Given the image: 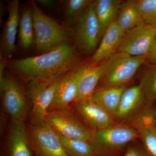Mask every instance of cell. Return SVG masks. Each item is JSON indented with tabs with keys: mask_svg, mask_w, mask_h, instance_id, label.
<instances>
[{
	"mask_svg": "<svg viewBox=\"0 0 156 156\" xmlns=\"http://www.w3.org/2000/svg\"><path fill=\"white\" fill-rule=\"evenodd\" d=\"M19 0L9 1V17L4 26L1 39V55L7 59L12 56L16 48L15 41L19 24Z\"/></svg>",
	"mask_w": 156,
	"mask_h": 156,
	"instance_id": "16",
	"label": "cell"
},
{
	"mask_svg": "<svg viewBox=\"0 0 156 156\" xmlns=\"http://www.w3.org/2000/svg\"><path fill=\"white\" fill-rule=\"evenodd\" d=\"M144 22L156 28V0H136Z\"/></svg>",
	"mask_w": 156,
	"mask_h": 156,
	"instance_id": "26",
	"label": "cell"
},
{
	"mask_svg": "<svg viewBox=\"0 0 156 156\" xmlns=\"http://www.w3.org/2000/svg\"><path fill=\"white\" fill-rule=\"evenodd\" d=\"M58 80L49 83H29L27 91L32 105L31 117L44 119L53 100Z\"/></svg>",
	"mask_w": 156,
	"mask_h": 156,
	"instance_id": "15",
	"label": "cell"
},
{
	"mask_svg": "<svg viewBox=\"0 0 156 156\" xmlns=\"http://www.w3.org/2000/svg\"><path fill=\"white\" fill-rule=\"evenodd\" d=\"M147 62L149 64L156 65V34L147 56Z\"/></svg>",
	"mask_w": 156,
	"mask_h": 156,
	"instance_id": "28",
	"label": "cell"
},
{
	"mask_svg": "<svg viewBox=\"0 0 156 156\" xmlns=\"http://www.w3.org/2000/svg\"><path fill=\"white\" fill-rule=\"evenodd\" d=\"M2 106L11 120L25 122L29 109L30 99L27 90L16 76L7 73L0 82Z\"/></svg>",
	"mask_w": 156,
	"mask_h": 156,
	"instance_id": "3",
	"label": "cell"
},
{
	"mask_svg": "<svg viewBox=\"0 0 156 156\" xmlns=\"http://www.w3.org/2000/svg\"><path fill=\"white\" fill-rule=\"evenodd\" d=\"M122 2L121 0L94 1L95 14L99 26V42L108 27L115 22Z\"/></svg>",
	"mask_w": 156,
	"mask_h": 156,
	"instance_id": "18",
	"label": "cell"
},
{
	"mask_svg": "<svg viewBox=\"0 0 156 156\" xmlns=\"http://www.w3.org/2000/svg\"><path fill=\"white\" fill-rule=\"evenodd\" d=\"M72 104L74 111L92 131L101 130L116 123L108 113L90 98Z\"/></svg>",
	"mask_w": 156,
	"mask_h": 156,
	"instance_id": "12",
	"label": "cell"
},
{
	"mask_svg": "<svg viewBox=\"0 0 156 156\" xmlns=\"http://www.w3.org/2000/svg\"><path fill=\"white\" fill-rule=\"evenodd\" d=\"M44 119L61 136L92 142V131L69 106L48 112Z\"/></svg>",
	"mask_w": 156,
	"mask_h": 156,
	"instance_id": "6",
	"label": "cell"
},
{
	"mask_svg": "<svg viewBox=\"0 0 156 156\" xmlns=\"http://www.w3.org/2000/svg\"><path fill=\"white\" fill-rule=\"evenodd\" d=\"M37 2L39 4L42 5L43 6H46V7H50L53 5L54 1L52 0H37Z\"/></svg>",
	"mask_w": 156,
	"mask_h": 156,
	"instance_id": "30",
	"label": "cell"
},
{
	"mask_svg": "<svg viewBox=\"0 0 156 156\" xmlns=\"http://www.w3.org/2000/svg\"><path fill=\"white\" fill-rule=\"evenodd\" d=\"M150 107H149L148 108V112L152 119L156 125V106L153 108H151Z\"/></svg>",
	"mask_w": 156,
	"mask_h": 156,
	"instance_id": "29",
	"label": "cell"
},
{
	"mask_svg": "<svg viewBox=\"0 0 156 156\" xmlns=\"http://www.w3.org/2000/svg\"><path fill=\"white\" fill-rule=\"evenodd\" d=\"M139 137L138 131L125 123H116L92 131V143L103 156H114L128 143Z\"/></svg>",
	"mask_w": 156,
	"mask_h": 156,
	"instance_id": "5",
	"label": "cell"
},
{
	"mask_svg": "<svg viewBox=\"0 0 156 156\" xmlns=\"http://www.w3.org/2000/svg\"><path fill=\"white\" fill-rule=\"evenodd\" d=\"M93 2L91 0H69L66 4L65 16L69 22H77L84 11Z\"/></svg>",
	"mask_w": 156,
	"mask_h": 156,
	"instance_id": "25",
	"label": "cell"
},
{
	"mask_svg": "<svg viewBox=\"0 0 156 156\" xmlns=\"http://www.w3.org/2000/svg\"><path fill=\"white\" fill-rule=\"evenodd\" d=\"M80 60L76 47L69 43L39 56L7 61V66L28 83H49L77 69Z\"/></svg>",
	"mask_w": 156,
	"mask_h": 156,
	"instance_id": "1",
	"label": "cell"
},
{
	"mask_svg": "<svg viewBox=\"0 0 156 156\" xmlns=\"http://www.w3.org/2000/svg\"><path fill=\"white\" fill-rule=\"evenodd\" d=\"M57 134L62 147L69 156H103L92 143L81 140L69 139Z\"/></svg>",
	"mask_w": 156,
	"mask_h": 156,
	"instance_id": "22",
	"label": "cell"
},
{
	"mask_svg": "<svg viewBox=\"0 0 156 156\" xmlns=\"http://www.w3.org/2000/svg\"><path fill=\"white\" fill-rule=\"evenodd\" d=\"M149 106L156 101V65L149 64L141 76L139 84Z\"/></svg>",
	"mask_w": 156,
	"mask_h": 156,
	"instance_id": "24",
	"label": "cell"
},
{
	"mask_svg": "<svg viewBox=\"0 0 156 156\" xmlns=\"http://www.w3.org/2000/svg\"><path fill=\"white\" fill-rule=\"evenodd\" d=\"M115 22L125 34L131 29L145 23L136 0L123 1Z\"/></svg>",
	"mask_w": 156,
	"mask_h": 156,
	"instance_id": "21",
	"label": "cell"
},
{
	"mask_svg": "<svg viewBox=\"0 0 156 156\" xmlns=\"http://www.w3.org/2000/svg\"><path fill=\"white\" fill-rule=\"evenodd\" d=\"M1 156H36L30 143L25 122L11 120L1 144Z\"/></svg>",
	"mask_w": 156,
	"mask_h": 156,
	"instance_id": "10",
	"label": "cell"
},
{
	"mask_svg": "<svg viewBox=\"0 0 156 156\" xmlns=\"http://www.w3.org/2000/svg\"><path fill=\"white\" fill-rule=\"evenodd\" d=\"M94 1L84 11L76 23L74 36L79 47L88 54H93L99 43V26Z\"/></svg>",
	"mask_w": 156,
	"mask_h": 156,
	"instance_id": "7",
	"label": "cell"
},
{
	"mask_svg": "<svg viewBox=\"0 0 156 156\" xmlns=\"http://www.w3.org/2000/svg\"><path fill=\"white\" fill-rule=\"evenodd\" d=\"M26 126L30 143L36 156H69L58 134L44 119L30 117Z\"/></svg>",
	"mask_w": 156,
	"mask_h": 156,
	"instance_id": "4",
	"label": "cell"
},
{
	"mask_svg": "<svg viewBox=\"0 0 156 156\" xmlns=\"http://www.w3.org/2000/svg\"><path fill=\"white\" fill-rule=\"evenodd\" d=\"M80 73L79 67L58 80L48 112L69 106L77 100Z\"/></svg>",
	"mask_w": 156,
	"mask_h": 156,
	"instance_id": "14",
	"label": "cell"
},
{
	"mask_svg": "<svg viewBox=\"0 0 156 156\" xmlns=\"http://www.w3.org/2000/svg\"><path fill=\"white\" fill-rule=\"evenodd\" d=\"M32 11L36 50L40 53L49 52L70 43L73 34L71 30L48 17L32 2Z\"/></svg>",
	"mask_w": 156,
	"mask_h": 156,
	"instance_id": "2",
	"label": "cell"
},
{
	"mask_svg": "<svg viewBox=\"0 0 156 156\" xmlns=\"http://www.w3.org/2000/svg\"><path fill=\"white\" fill-rule=\"evenodd\" d=\"M146 62V56H131L125 53L110 69L98 87L126 86Z\"/></svg>",
	"mask_w": 156,
	"mask_h": 156,
	"instance_id": "11",
	"label": "cell"
},
{
	"mask_svg": "<svg viewBox=\"0 0 156 156\" xmlns=\"http://www.w3.org/2000/svg\"><path fill=\"white\" fill-rule=\"evenodd\" d=\"M125 33L115 22L108 27L100 44L92 55L89 65L94 66L106 61L117 53Z\"/></svg>",
	"mask_w": 156,
	"mask_h": 156,
	"instance_id": "17",
	"label": "cell"
},
{
	"mask_svg": "<svg viewBox=\"0 0 156 156\" xmlns=\"http://www.w3.org/2000/svg\"><path fill=\"white\" fill-rule=\"evenodd\" d=\"M126 86L98 87L90 98L114 119Z\"/></svg>",
	"mask_w": 156,
	"mask_h": 156,
	"instance_id": "19",
	"label": "cell"
},
{
	"mask_svg": "<svg viewBox=\"0 0 156 156\" xmlns=\"http://www.w3.org/2000/svg\"><path fill=\"white\" fill-rule=\"evenodd\" d=\"M122 156H151L144 147L131 145L126 150Z\"/></svg>",
	"mask_w": 156,
	"mask_h": 156,
	"instance_id": "27",
	"label": "cell"
},
{
	"mask_svg": "<svg viewBox=\"0 0 156 156\" xmlns=\"http://www.w3.org/2000/svg\"><path fill=\"white\" fill-rule=\"evenodd\" d=\"M124 54L117 53L106 61L96 65L80 67L78 97L76 101L91 97L106 73Z\"/></svg>",
	"mask_w": 156,
	"mask_h": 156,
	"instance_id": "9",
	"label": "cell"
},
{
	"mask_svg": "<svg viewBox=\"0 0 156 156\" xmlns=\"http://www.w3.org/2000/svg\"><path fill=\"white\" fill-rule=\"evenodd\" d=\"M19 43L23 50H28L34 44V31L31 7L23 10L19 20Z\"/></svg>",
	"mask_w": 156,
	"mask_h": 156,
	"instance_id": "23",
	"label": "cell"
},
{
	"mask_svg": "<svg viewBox=\"0 0 156 156\" xmlns=\"http://www.w3.org/2000/svg\"><path fill=\"white\" fill-rule=\"evenodd\" d=\"M151 106L148 104L139 84L126 88L123 92L114 119L117 123H124L144 111Z\"/></svg>",
	"mask_w": 156,
	"mask_h": 156,
	"instance_id": "13",
	"label": "cell"
},
{
	"mask_svg": "<svg viewBox=\"0 0 156 156\" xmlns=\"http://www.w3.org/2000/svg\"><path fill=\"white\" fill-rule=\"evenodd\" d=\"M156 28L144 23L131 29L124 35L117 53L131 56H147L154 38Z\"/></svg>",
	"mask_w": 156,
	"mask_h": 156,
	"instance_id": "8",
	"label": "cell"
},
{
	"mask_svg": "<svg viewBox=\"0 0 156 156\" xmlns=\"http://www.w3.org/2000/svg\"><path fill=\"white\" fill-rule=\"evenodd\" d=\"M147 108L136 118L135 128L144 149L151 156H156V125L149 114Z\"/></svg>",
	"mask_w": 156,
	"mask_h": 156,
	"instance_id": "20",
	"label": "cell"
}]
</instances>
